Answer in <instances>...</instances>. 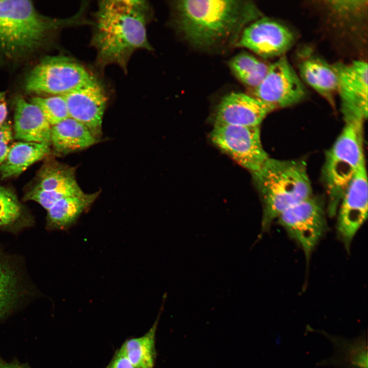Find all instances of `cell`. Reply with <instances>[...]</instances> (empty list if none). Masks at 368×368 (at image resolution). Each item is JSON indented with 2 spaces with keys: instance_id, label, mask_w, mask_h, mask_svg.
<instances>
[{
  "instance_id": "cell-1",
  "label": "cell",
  "mask_w": 368,
  "mask_h": 368,
  "mask_svg": "<svg viewBox=\"0 0 368 368\" xmlns=\"http://www.w3.org/2000/svg\"><path fill=\"white\" fill-rule=\"evenodd\" d=\"M150 9L145 1L99 2L91 39V45L97 53V66L102 68L114 64L126 73L135 51L152 50L146 30Z\"/></svg>"
},
{
  "instance_id": "cell-2",
  "label": "cell",
  "mask_w": 368,
  "mask_h": 368,
  "mask_svg": "<svg viewBox=\"0 0 368 368\" xmlns=\"http://www.w3.org/2000/svg\"><path fill=\"white\" fill-rule=\"evenodd\" d=\"M173 6L185 38L201 49L236 45L243 30L263 17L250 1L182 0Z\"/></svg>"
},
{
  "instance_id": "cell-3",
  "label": "cell",
  "mask_w": 368,
  "mask_h": 368,
  "mask_svg": "<svg viewBox=\"0 0 368 368\" xmlns=\"http://www.w3.org/2000/svg\"><path fill=\"white\" fill-rule=\"evenodd\" d=\"M82 14L57 19L39 12L28 0H0V66L19 63L37 53L63 27L81 24Z\"/></svg>"
},
{
  "instance_id": "cell-4",
  "label": "cell",
  "mask_w": 368,
  "mask_h": 368,
  "mask_svg": "<svg viewBox=\"0 0 368 368\" xmlns=\"http://www.w3.org/2000/svg\"><path fill=\"white\" fill-rule=\"evenodd\" d=\"M263 204L262 232L291 206L312 196L306 163L270 157L252 173Z\"/></svg>"
},
{
  "instance_id": "cell-5",
  "label": "cell",
  "mask_w": 368,
  "mask_h": 368,
  "mask_svg": "<svg viewBox=\"0 0 368 368\" xmlns=\"http://www.w3.org/2000/svg\"><path fill=\"white\" fill-rule=\"evenodd\" d=\"M363 123H346L342 132L326 154L323 177L329 198L328 213L331 217L338 209L350 182L365 164Z\"/></svg>"
},
{
  "instance_id": "cell-6",
  "label": "cell",
  "mask_w": 368,
  "mask_h": 368,
  "mask_svg": "<svg viewBox=\"0 0 368 368\" xmlns=\"http://www.w3.org/2000/svg\"><path fill=\"white\" fill-rule=\"evenodd\" d=\"M97 80L81 64L64 56H48L27 74L24 86L28 92L63 95Z\"/></svg>"
},
{
  "instance_id": "cell-7",
  "label": "cell",
  "mask_w": 368,
  "mask_h": 368,
  "mask_svg": "<svg viewBox=\"0 0 368 368\" xmlns=\"http://www.w3.org/2000/svg\"><path fill=\"white\" fill-rule=\"evenodd\" d=\"M210 138L218 148L251 174L259 170L269 157L262 144L260 126L215 123Z\"/></svg>"
},
{
  "instance_id": "cell-8",
  "label": "cell",
  "mask_w": 368,
  "mask_h": 368,
  "mask_svg": "<svg viewBox=\"0 0 368 368\" xmlns=\"http://www.w3.org/2000/svg\"><path fill=\"white\" fill-rule=\"evenodd\" d=\"M253 91L252 96L275 109L296 104L307 95L303 81L285 55L269 64L264 79Z\"/></svg>"
},
{
  "instance_id": "cell-9",
  "label": "cell",
  "mask_w": 368,
  "mask_h": 368,
  "mask_svg": "<svg viewBox=\"0 0 368 368\" xmlns=\"http://www.w3.org/2000/svg\"><path fill=\"white\" fill-rule=\"evenodd\" d=\"M337 77L341 111L346 123L363 122L367 117V63L354 60L333 65Z\"/></svg>"
},
{
  "instance_id": "cell-10",
  "label": "cell",
  "mask_w": 368,
  "mask_h": 368,
  "mask_svg": "<svg viewBox=\"0 0 368 368\" xmlns=\"http://www.w3.org/2000/svg\"><path fill=\"white\" fill-rule=\"evenodd\" d=\"M277 219L308 259L326 229L325 213L318 201L311 196L289 208Z\"/></svg>"
},
{
  "instance_id": "cell-11",
  "label": "cell",
  "mask_w": 368,
  "mask_h": 368,
  "mask_svg": "<svg viewBox=\"0 0 368 368\" xmlns=\"http://www.w3.org/2000/svg\"><path fill=\"white\" fill-rule=\"evenodd\" d=\"M294 41L293 32L273 19L261 17L242 31L236 46L249 49L264 58L284 55Z\"/></svg>"
},
{
  "instance_id": "cell-12",
  "label": "cell",
  "mask_w": 368,
  "mask_h": 368,
  "mask_svg": "<svg viewBox=\"0 0 368 368\" xmlns=\"http://www.w3.org/2000/svg\"><path fill=\"white\" fill-rule=\"evenodd\" d=\"M338 208L337 231L349 250L353 239L367 217V177L365 164L350 182Z\"/></svg>"
},
{
  "instance_id": "cell-13",
  "label": "cell",
  "mask_w": 368,
  "mask_h": 368,
  "mask_svg": "<svg viewBox=\"0 0 368 368\" xmlns=\"http://www.w3.org/2000/svg\"><path fill=\"white\" fill-rule=\"evenodd\" d=\"M65 101L69 117L86 126L98 139L107 98L102 85L95 82L61 95Z\"/></svg>"
},
{
  "instance_id": "cell-14",
  "label": "cell",
  "mask_w": 368,
  "mask_h": 368,
  "mask_svg": "<svg viewBox=\"0 0 368 368\" xmlns=\"http://www.w3.org/2000/svg\"><path fill=\"white\" fill-rule=\"evenodd\" d=\"M275 109L252 96L233 92L225 96L218 104L215 123L260 126L266 117Z\"/></svg>"
},
{
  "instance_id": "cell-15",
  "label": "cell",
  "mask_w": 368,
  "mask_h": 368,
  "mask_svg": "<svg viewBox=\"0 0 368 368\" xmlns=\"http://www.w3.org/2000/svg\"><path fill=\"white\" fill-rule=\"evenodd\" d=\"M14 121L15 139L50 146L51 126L36 106L18 98L15 102Z\"/></svg>"
},
{
  "instance_id": "cell-16",
  "label": "cell",
  "mask_w": 368,
  "mask_h": 368,
  "mask_svg": "<svg viewBox=\"0 0 368 368\" xmlns=\"http://www.w3.org/2000/svg\"><path fill=\"white\" fill-rule=\"evenodd\" d=\"M298 67L302 81L334 106L337 77L333 65L318 56L309 55L299 62Z\"/></svg>"
},
{
  "instance_id": "cell-17",
  "label": "cell",
  "mask_w": 368,
  "mask_h": 368,
  "mask_svg": "<svg viewBox=\"0 0 368 368\" xmlns=\"http://www.w3.org/2000/svg\"><path fill=\"white\" fill-rule=\"evenodd\" d=\"M98 142V139L86 126L72 118L51 126V145L58 153L83 150Z\"/></svg>"
},
{
  "instance_id": "cell-18",
  "label": "cell",
  "mask_w": 368,
  "mask_h": 368,
  "mask_svg": "<svg viewBox=\"0 0 368 368\" xmlns=\"http://www.w3.org/2000/svg\"><path fill=\"white\" fill-rule=\"evenodd\" d=\"M50 152V145L20 141L10 146L7 157L0 167L2 178L18 176Z\"/></svg>"
},
{
  "instance_id": "cell-19",
  "label": "cell",
  "mask_w": 368,
  "mask_h": 368,
  "mask_svg": "<svg viewBox=\"0 0 368 368\" xmlns=\"http://www.w3.org/2000/svg\"><path fill=\"white\" fill-rule=\"evenodd\" d=\"M99 194V192L91 194L84 193L59 200L47 210V226L52 229L70 227L89 208Z\"/></svg>"
},
{
  "instance_id": "cell-20",
  "label": "cell",
  "mask_w": 368,
  "mask_h": 368,
  "mask_svg": "<svg viewBox=\"0 0 368 368\" xmlns=\"http://www.w3.org/2000/svg\"><path fill=\"white\" fill-rule=\"evenodd\" d=\"M366 339V334L352 340L332 337L335 354L324 364L341 368H367Z\"/></svg>"
},
{
  "instance_id": "cell-21",
  "label": "cell",
  "mask_w": 368,
  "mask_h": 368,
  "mask_svg": "<svg viewBox=\"0 0 368 368\" xmlns=\"http://www.w3.org/2000/svg\"><path fill=\"white\" fill-rule=\"evenodd\" d=\"M158 317L144 335L126 340L122 345L134 368H153L156 359L155 334Z\"/></svg>"
},
{
  "instance_id": "cell-22",
  "label": "cell",
  "mask_w": 368,
  "mask_h": 368,
  "mask_svg": "<svg viewBox=\"0 0 368 368\" xmlns=\"http://www.w3.org/2000/svg\"><path fill=\"white\" fill-rule=\"evenodd\" d=\"M77 181L73 168L57 163L44 164L38 171L32 190L52 191L71 186Z\"/></svg>"
},
{
  "instance_id": "cell-23",
  "label": "cell",
  "mask_w": 368,
  "mask_h": 368,
  "mask_svg": "<svg viewBox=\"0 0 368 368\" xmlns=\"http://www.w3.org/2000/svg\"><path fill=\"white\" fill-rule=\"evenodd\" d=\"M18 279L15 270L0 261V318L6 314L18 300Z\"/></svg>"
},
{
  "instance_id": "cell-24",
  "label": "cell",
  "mask_w": 368,
  "mask_h": 368,
  "mask_svg": "<svg viewBox=\"0 0 368 368\" xmlns=\"http://www.w3.org/2000/svg\"><path fill=\"white\" fill-rule=\"evenodd\" d=\"M31 103L40 109L51 126L70 118L66 103L61 95L47 98L35 97Z\"/></svg>"
},
{
  "instance_id": "cell-25",
  "label": "cell",
  "mask_w": 368,
  "mask_h": 368,
  "mask_svg": "<svg viewBox=\"0 0 368 368\" xmlns=\"http://www.w3.org/2000/svg\"><path fill=\"white\" fill-rule=\"evenodd\" d=\"M21 213V205L15 193L9 188L0 186V228L14 223Z\"/></svg>"
},
{
  "instance_id": "cell-26",
  "label": "cell",
  "mask_w": 368,
  "mask_h": 368,
  "mask_svg": "<svg viewBox=\"0 0 368 368\" xmlns=\"http://www.w3.org/2000/svg\"><path fill=\"white\" fill-rule=\"evenodd\" d=\"M84 193L78 183L61 190L42 191L31 189L25 196L26 200H32L39 203L46 210L63 198L79 196Z\"/></svg>"
},
{
  "instance_id": "cell-27",
  "label": "cell",
  "mask_w": 368,
  "mask_h": 368,
  "mask_svg": "<svg viewBox=\"0 0 368 368\" xmlns=\"http://www.w3.org/2000/svg\"><path fill=\"white\" fill-rule=\"evenodd\" d=\"M261 62L252 55L243 52L234 56L229 61V65L234 74L239 79L252 73Z\"/></svg>"
},
{
  "instance_id": "cell-28",
  "label": "cell",
  "mask_w": 368,
  "mask_h": 368,
  "mask_svg": "<svg viewBox=\"0 0 368 368\" xmlns=\"http://www.w3.org/2000/svg\"><path fill=\"white\" fill-rule=\"evenodd\" d=\"M105 368H134L127 357L123 347L117 350Z\"/></svg>"
},
{
  "instance_id": "cell-29",
  "label": "cell",
  "mask_w": 368,
  "mask_h": 368,
  "mask_svg": "<svg viewBox=\"0 0 368 368\" xmlns=\"http://www.w3.org/2000/svg\"><path fill=\"white\" fill-rule=\"evenodd\" d=\"M13 139L11 126L5 122L0 126V141L9 143Z\"/></svg>"
},
{
  "instance_id": "cell-30",
  "label": "cell",
  "mask_w": 368,
  "mask_h": 368,
  "mask_svg": "<svg viewBox=\"0 0 368 368\" xmlns=\"http://www.w3.org/2000/svg\"><path fill=\"white\" fill-rule=\"evenodd\" d=\"M8 114L6 93L0 91V126L6 122Z\"/></svg>"
},
{
  "instance_id": "cell-31",
  "label": "cell",
  "mask_w": 368,
  "mask_h": 368,
  "mask_svg": "<svg viewBox=\"0 0 368 368\" xmlns=\"http://www.w3.org/2000/svg\"><path fill=\"white\" fill-rule=\"evenodd\" d=\"M0 368H30L27 364L18 361L7 362L0 358Z\"/></svg>"
},
{
  "instance_id": "cell-32",
  "label": "cell",
  "mask_w": 368,
  "mask_h": 368,
  "mask_svg": "<svg viewBox=\"0 0 368 368\" xmlns=\"http://www.w3.org/2000/svg\"><path fill=\"white\" fill-rule=\"evenodd\" d=\"M8 143L0 141V167L5 160L10 146Z\"/></svg>"
}]
</instances>
